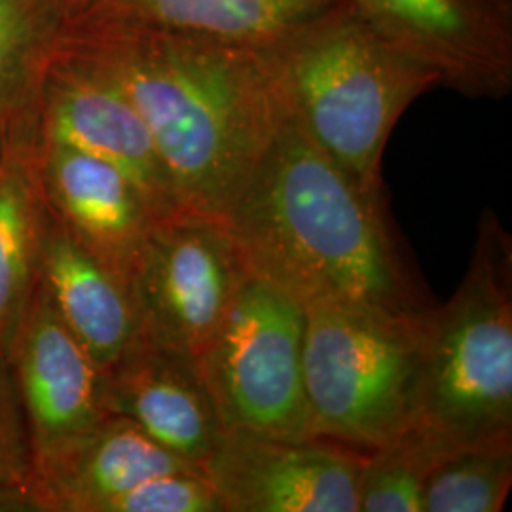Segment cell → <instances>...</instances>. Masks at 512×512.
Instances as JSON below:
<instances>
[{
  "mask_svg": "<svg viewBox=\"0 0 512 512\" xmlns=\"http://www.w3.org/2000/svg\"><path fill=\"white\" fill-rule=\"evenodd\" d=\"M361 461L325 440L224 431L200 469L224 512H359Z\"/></svg>",
  "mask_w": 512,
  "mask_h": 512,
  "instance_id": "obj_9",
  "label": "cell"
},
{
  "mask_svg": "<svg viewBox=\"0 0 512 512\" xmlns=\"http://www.w3.org/2000/svg\"><path fill=\"white\" fill-rule=\"evenodd\" d=\"M202 471L171 454L135 423L109 414L80 439L33 467V511L97 512L150 476Z\"/></svg>",
  "mask_w": 512,
  "mask_h": 512,
  "instance_id": "obj_14",
  "label": "cell"
},
{
  "mask_svg": "<svg viewBox=\"0 0 512 512\" xmlns=\"http://www.w3.org/2000/svg\"><path fill=\"white\" fill-rule=\"evenodd\" d=\"M444 458L408 427L401 437L363 456L357 482L359 512H425V478Z\"/></svg>",
  "mask_w": 512,
  "mask_h": 512,
  "instance_id": "obj_20",
  "label": "cell"
},
{
  "mask_svg": "<svg viewBox=\"0 0 512 512\" xmlns=\"http://www.w3.org/2000/svg\"><path fill=\"white\" fill-rule=\"evenodd\" d=\"M249 277L226 219L156 220L129 275L143 336L198 359Z\"/></svg>",
  "mask_w": 512,
  "mask_h": 512,
  "instance_id": "obj_7",
  "label": "cell"
},
{
  "mask_svg": "<svg viewBox=\"0 0 512 512\" xmlns=\"http://www.w3.org/2000/svg\"><path fill=\"white\" fill-rule=\"evenodd\" d=\"M38 279L65 327L101 372L143 338L128 283L93 256L52 213Z\"/></svg>",
  "mask_w": 512,
  "mask_h": 512,
  "instance_id": "obj_15",
  "label": "cell"
},
{
  "mask_svg": "<svg viewBox=\"0 0 512 512\" xmlns=\"http://www.w3.org/2000/svg\"><path fill=\"white\" fill-rule=\"evenodd\" d=\"M287 109L363 190L382 194L389 135L439 80L385 42L349 0L266 46Z\"/></svg>",
  "mask_w": 512,
  "mask_h": 512,
  "instance_id": "obj_3",
  "label": "cell"
},
{
  "mask_svg": "<svg viewBox=\"0 0 512 512\" xmlns=\"http://www.w3.org/2000/svg\"><path fill=\"white\" fill-rule=\"evenodd\" d=\"M97 512H224L202 471L150 476L107 499Z\"/></svg>",
  "mask_w": 512,
  "mask_h": 512,
  "instance_id": "obj_22",
  "label": "cell"
},
{
  "mask_svg": "<svg viewBox=\"0 0 512 512\" xmlns=\"http://www.w3.org/2000/svg\"><path fill=\"white\" fill-rule=\"evenodd\" d=\"M302 346L304 306L251 275L196 359L224 431L313 439Z\"/></svg>",
  "mask_w": 512,
  "mask_h": 512,
  "instance_id": "obj_6",
  "label": "cell"
},
{
  "mask_svg": "<svg viewBox=\"0 0 512 512\" xmlns=\"http://www.w3.org/2000/svg\"><path fill=\"white\" fill-rule=\"evenodd\" d=\"M37 114L44 137L122 171L156 220L186 213L143 118L88 63L57 48L38 92Z\"/></svg>",
  "mask_w": 512,
  "mask_h": 512,
  "instance_id": "obj_10",
  "label": "cell"
},
{
  "mask_svg": "<svg viewBox=\"0 0 512 512\" xmlns=\"http://www.w3.org/2000/svg\"><path fill=\"white\" fill-rule=\"evenodd\" d=\"M59 50L124 93L186 213L224 219L289 112L266 48L71 19Z\"/></svg>",
  "mask_w": 512,
  "mask_h": 512,
  "instance_id": "obj_1",
  "label": "cell"
},
{
  "mask_svg": "<svg viewBox=\"0 0 512 512\" xmlns=\"http://www.w3.org/2000/svg\"><path fill=\"white\" fill-rule=\"evenodd\" d=\"M37 103L0 129V355L27 310L40 275L48 224L38 165Z\"/></svg>",
  "mask_w": 512,
  "mask_h": 512,
  "instance_id": "obj_16",
  "label": "cell"
},
{
  "mask_svg": "<svg viewBox=\"0 0 512 512\" xmlns=\"http://www.w3.org/2000/svg\"><path fill=\"white\" fill-rule=\"evenodd\" d=\"M423 311L344 300L304 306V391L311 437L366 456L412 425Z\"/></svg>",
  "mask_w": 512,
  "mask_h": 512,
  "instance_id": "obj_5",
  "label": "cell"
},
{
  "mask_svg": "<svg viewBox=\"0 0 512 512\" xmlns=\"http://www.w3.org/2000/svg\"><path fill=\"white\" fill-rule=\"evenodd\" d=\"M59 10L63 12V16L67 21L76 18L78 14H82L86 10V6L92 2V0H55Z\"/></svg>",
  "mask_w": 512,
  "mask_h": 512,
  "instance_id": "obj_23",
  "label": "cell"
},
{
  "mask_svg": "<svg viewBox=\"0 0 512 512\" xmlns=\"http://www.w3.org/2000/svg\"><path fill=\"white\" fill-rule=\"evenodd\" d=\"M6 357L33 446V467L109 416L101 368L65 327L40 279Z\"/></svg>",
  "mask_w": 512,
  "mask_h": 512,
  "instance_id": "obj_11",
  "label": "cell"
},
{
  "mask_svg": "<svg viewBox=\"0 0 512 512\" xmlns=\"http://www.w3.org/2000/svg\"><path fill=\"white\" fill-rule=\"evenodd\" d=\"M512 486V442L463 448L440 459L423 486L425 512H497Z\"/></svg>",
  "mask_w": 512,
  "mask_h": 512,
  "instance_id": "obj_19",
  "label": "cell"
},
{
  "mask_svg": "<svg viewBox=\"0 0 512 512\" xmlns=\"http://www.w3.org/2000/svg\"><path fill=\"white\" fill-rule=\"evenodd\" d=\"M410 427L444 456L512 442V243L494 215L482 219L458 291L423 311Z\"/></svg>",
  "mask_w": 512,
  "mask_h": 512,
  "instance_id": "obj_4",
  "label": "cell"
},
{
  "mask_svg": "<svg viewBox=\"0 0 512 512\" xmlns=\"http://www.w3.org/2000/svg\"><path fill=\"white\" fill-rule=\"evenodd\" d=\"M65 25L55 0H0V129L37 103Z\"/></svg>",
  "mask_w": 512,
  "mask_h": 512,
  "instance_id": "obj_18",
  "label": "cell"
},
{
  "mask_svg": "<svg viewBox=\"0 0 512 512\" xmlns=\"http://www.w3.org/2000/svg\"><path fill=\"white\" fill-rule=\"evenodd\" d=\"M395 50L469 97L512 86V0H349Z\"/></svg>",
  "mask_w": 512,
  "mask_h": 512,
  "instance_id": "obj_8",
  "label": "cell"
},
{
  "mask_svg": "<svg viewBox=\"0 0 512 512\" xmlns=\"http://www.w3.org/2000/svg\"><path fill=\"white\" fill-rule=\"evenodd\" d=\"M33 446L6 355H0V509H31Z\"/></svg>",
  "mask_w": 512,
  "mask_h": 512,
  "instance_id": "obj_21",
  "label": "cell"
},
{
  "mask_svg": "<svg viewBox=\"0 0 512 512\" xmlns=\"http://www.w3.org/2000/svg\"><path fill=\"white\" fill-rule=\"evenodd\" d=\"M344 0H92L73 19H107L266 48Z\"/></svg>",
  "mask_w": 512,
  "mask_h": 512,
  "instance_id": "obj_17",
  "label": "cell"
},
{
  "mask_svg": "<svg viewBox=\"0 0 512 512\" xmlns=\"http://www.w3.org/2000/svg\"><path fill=\"white\" fill-rule=\"evenodd\" d=\"M224 219L251 275L302 306L344 300L423 310L382 194L355 183L291 112Z\"/></svg>",
  "mask_w": 512,
  "mask_h": 512,
  "instance_id": "obj_2",
  "label": "cell"
},
{
  "mask_svg": "<svg viewBox=\"0 0 512 512\" xmlns=\"http://www.w3.org/2000/svg\"><path fill=\"white\" fill-rule=\"evenodd\" d=\"M38 165L50 213L129 285L156 222L135 184L107 162L42 133Z\"/></svg>",
  "mask_w": 512,
  "mask_h": 512,
  "instance_id": "obj_13",
  "label": "cell"
},
{
  "mask_svg": "<svg viewBox=\"0 0 512 512\" xmlns=\"http://www.w3.org/2000/svg\"><path fill=\"white\" fill-rule=\"evenodd\" d=\"M103 403L198 467L224 433L198 361L145 336L103 372Z\"/></svg>",
  "mask_w": 512,
  "mask_h": 512,
  "instance_id": "obj_12",
  "label": "cell"
}]
</instances>
